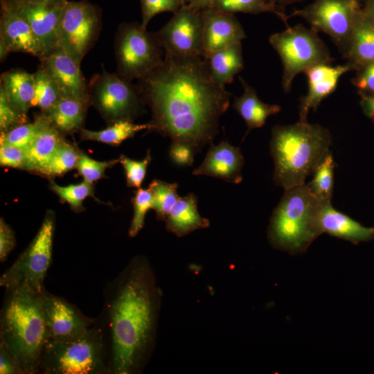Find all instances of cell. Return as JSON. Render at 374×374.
<instances>
[{
	"instance_id": "obj_4",
	"label": "cell",
	"mask_w": 374,
	"mask_h": 374,
	"mask_svg": "<svg viewBox=\"0 0 374 374\" xmlns=\"http://www.w3.org/2000/svg\"><path fill=\"white\" fill-rule=\"evenodd\" d=\"M331 142L328 129L308 121L274 126L270 152L275 184L285 190L305 184L306 177L314 173L329 153Z\"/></svg>"
},
{
	"instance_id": "obj_45",
	"label": "cell",
	"mask_w": 374,
	"mask_h": 374,
	"mask_svg": "<svg viewBox=\"0 0 374 374\" xmlns=\"http://www.w3.org/2000/svg\"><path fill=\"white\" fill-rule=\"evenodd\" d=\"M15 245V234L12 229L1 218L0 220V261L4 262Z\"/></svg>"
},
{
	"instance_id": "obj_46",
	"label": "cell",
	"mask_w": 374,
	"mask_h": 374,
	"mask_svg": "<svg viewBox=\"0 0 374 374\" xmlns=\"http://www.w3.org/2000/svg\"><path fill=\"white\" fill-rule=\"evenodd\" d=\"M0 373L21 374L15 359L1 344H0Z\"/></svg>"
},
{
	"instance_id": "obj_10",
	"label": "cell",
	"mask_w": 374,
	"mask_h": 374,
	"mask_svg": "<svg viewBox=\"0 0 374 374\" xmlns=\"http://www.w3.org/2000/svg\"><path fill=\"white\" fill-rule=\"evenodd\" d=\"M102 10L88 0L67 1L57 30L58 46L80 64L102 29Z\"/></svg>"
},
{
	"instance_id": "obj_14",
	"label": "cell",
	"mask_w": 374,
	"mask_h": 374,
	"mask_svg": "<svg viewBox=\"0 0 374 374\" xmlns=\"http://www.w3.org/2000/svg\"><path fill=\"white\" fill-rule=\"evenodd\" d=\"M48 339L65 341L85 332L95 324V319L85 316L64 298L44 289L39 293Z\"/></svg>"
},
{
	"instance_id": "obj_5",
	"label": "cell",
	"mask_w": 374,
	"mask_h": 374,
	"mask_svg": "<svg viewBox=\"0 0 374 374\" xmlns=\"http://www.w3.org/2000/svg\"><path fill=\"white\" fill-rule=\"evenodd\" d=\"M322 203L307 184L285 190L270 218V244L291 255L305 253L321 235L318 216Z\"/></svg>"
},
{
	"instance_id": "obj_9",
	"label": "cell",
	"mask_w": 374,
	"mask_h": 374,
	"mask_svg": "<svg viewBox=\"0 0 374 374\" xmlns=\"http://www.w3.org/2000/svg\"><path fill=\"white\" fill-rule=\"evenodd\" d=\"M54 220L45 217L37 235L24 251L0 277L7 290L27 287L37 293L45 288L44 281L52 260Z\"/></svg>"
},
{
	"instance_id": "obj_29",
	"label": "cell",
	"mask_w": 374,
	"mask_h": 374,
	"mask_svg": "<svg viewBox=\"0 0 374 374\" xmlns=\"http://www.w3.org/2000/svg\"><path fill=\"white\" fill-rule=\"evenodd\" d=\"M150 129L149 123L135 124L132 121L119 120L108 127L100 130L92 131L81 130V137L85 140H91L112 145H119L123 141L132 137L136 133Z\"/></svg>"
},
{
	"instance_id": "obj_39",
	"label": "cell",
	"mask_w": 374,
	"mask_h": 374,
	"mask_svg": "<svg viewBox=\"0 0 374 374\" xmlns=\"http://www.w3.org/2000/svg\"><path fill=\"white\" fill-rule=\"evenodd\" d=\"M119 160L114 159L106 161H98L81 154H79L76 168L84 180L93 183L104 176L107 168L116 164Z\"/></svg>"
},
{
	"instance_id": "obj_38",
	"label": "cell",
	"mask_w": 374,
	"mask_h": 374,
	"mask_svg": "<svg viewBox=\"0 0 374 374\" xmlns=\"http://www.w3.org/2000/svg\"><path fill=\"white\" fill-rule=\"evenodd\" d=\"M185 0H141V25L147 28L151 19L163 12H178L185 4Z\"/></svg>"
},
{
	"instance_id": "obj_12",
	"label": "cell",
	"mask_w": 374,
	"mask_h": 374,
	"mask_svg": "<svg viewBox=\"0 0 374 374\" xmlns=\"http://www.w3.org/2000/svg\"><path fill=\"white\" fill-rule=\"evenodd\" d=\"M89 101L113 123L135 116L143 103L136 85L105 69L89 82Z\"/></svg>"
},
{
	"instance_id": "obj_37",
	"label": "cell",
	"mask_w": 374,
	"mask_h": 374,
	"mask_svg": "<svg viewBox=\"0 0 374 374\" xmlns=\"http://www.w3.org/2000/svg\"><path fill=\"white\" fill-rule=\"evenodd\" d=\"M51 187L61 199L75 210L81 209L83 200L93 195L92 184L85 180L80 184L66 186L57 185L52 181Z\"/></svg>"
},
{
	"instance_id": "obj_24",
	"label": "cell",
	"mask_w": 374,
	"mask_h": 374,
	"mask_svg": "<svg viewBox=\"0 0 374 374\" xmlns=\"http://www.w3.org/2000/svg\"><path fill=\"white\" fill-rule=\"evenodd\" d=\"M239 79L244 92L240 97L235 98L233 107L245 121L247 127V134H248L253 129L262 127L267 118L278 114L281 107L278 105L267 104L261 101L256 89L242 78L239 77Z\"/></svg>"
},
{
	"instance_id": "obj_34",
	"label": "cell",
	"mask_w": 374,
	"mask_h": 374,
	"mask_svg": "<svg viewBox=\"0 0 374 374\" xmlns=\"http://www.w3.org/2000/svg\"><path fill=\"white\" fill-rule=\"evenodd\" d=\"M35 83V99L33 105L39 107L42 112L47 110L61 96L47 73L39 66L33 73Z\"/></svg>"
},
{
	"instance_id": "obj_40",
	"label": "cell",
	"mask_w": 374,
	"mask_h": 374,
	"mask_svg": "<svg viewBox=\"0 0 374 374\" xmlns=\"http://www.w3.org/2000/svg\"><path fill=\"white\" fill-rule=\"evenodd\" d=\"M151 159L149 150L145 157L141 161L133 160L125 155L121 156L119 161L125 171L127 185L129 187L140 188Z\"/></svg>"
},
{
	"instance_id": "obj_41",
	"label": "cell",
	"mask_w": 374,
	"mask_h": 374,
	"mask_svg": "<svg viewBox=\"0 0 374 374\" xmlns=\"http://www.w3.org/2000/svg\"><path fill=\"white\" fill-rule=\"evenodd\" d=\"M26 114L14 108L8 102L5 91L0 86V129L5 132L10 129L24 124Z\"/></svg>"
},
{
	"instance_id": "obj_11",
	"label": "cell",
	"mask_w": 374,
	"mask_h": 374,
	"mask_svg": "<svg viewBox=\"0 0 374 374\" xmlns=\"http://www.w3.org/2000/svg\"><path fill=\"white\" fill-rule=\"evenodd\" d=\"M361 8V0H314L302 9L295 10L288 18L302 17L312 30L328 35L344 56L354 18Z\"/></svg>"
},
{
	"instance_id": "obj_28",
	"label": "cell",
	"mask_w": 374,
	"mask_h": 374,
	"mask_svg": "<svg viewBox=\"0 0 374 374\" xmlns=\"http://www.w3.org/2000/svg\"><path fill=\"white\" fill-rule=\"evenodd\" d=\"M46 118V117H45ZM60 132L46 118L35 138L26 148V169L38 171L62 142Z\"/></svg>"
},
{
	"instance_id": "obj_47",
	"label": "cell",
	"mask_w": 374,
	"mask_h": 374,
	"mask_svg": "<svg viewBox=\"0 0 374 374\" xmlns=\"http://www.w3.org/2000/svg\"><path fill=\"white\" fill-rule=\"evenodd\" d=\"M360 105L364 114L374 122V94L359 93Z\"/></svg>"
},
{
	"instance_id": "obj_21",
	"label": "cell",
	"mask_w": 374,
	"mask_h": 374,
	"mask_svg": "<svg viewBox=\"0 0 374 374\" xmlns=\"http://www.w3.org/2000/svg\"><path fill=\"white\" fill-rule=\"evenodd\" d=\"M321 234L328 235L358 244L374 240V226L366 227L337 211L331 202H323L318 216Z\"/></svg>"
},
{
	"instance_id": "obj_17",
	"label": "cell",
	"mask_w": 374,
	"mask_h": 374,
	"mask_svg": "<svg viewBox=\"0 0 374 374\" xmlns=\"http://www.w3.org/2000/svg\"><path fill=\"white\" fill-rule=\"evenodd\" d=\"M39 60V66L51 78L62 98L75 99L89 104V83L82 74L80 64L60 48Z\"/></svg>"
},
{
	"instance_id": "obj_6",
	"label": "cell",
	"mask_w": 374,
	"mask_h": 374,
	"mask_svg": "<svg viewBox=\"0 0 374 374\" xmlns=\"http://www.w3.org/2000/svg\"><path fill=\"white\" fill-rule=\"evenodd\" d=\"M44 374H109L102 332L95 324L81 335L65 341L48 339L42 357Z\"/></svg>"
},
{
	"instance_id": "obj_8",
	"label": "cell",
	"mask_w": 374,
	"mask_h": 374,
	"mask_svg": "<svg viewBox=\"0 0 374 374\" xmlns=\"http://www.w3.org/2000/svg\"><path fill=\"white\" fill-rule=\"evenodd\" d=\"M269 42L282 62V87L285 93L290 91L292 81L298 73L314 64H330L332 61L317 32L300 24L271 35Z\"/></svg>"
},
{
	"instance_id": "obj_25",
	"label": "cell",
	"mask_w": 374,
	"mask_h": 374,
	"mask_svg": "<svg viewBox=\"0 0 374 374\" xmlns=\"http://www.w3.org/2000/svg\"><path fill=\"white\" fill-rule=\"evenodd\" d=\"M10 104L26 114L33 106L35 83L33 73L21 69H12L1 75V84Z\"/></svg>"
},
{
	"instance_id": "obj_36",
	"label": "cell",
	"mask_w": 374,
	"mask_h": 374,
	"mask_svg": "<svg viewBox=\"0 0 374 374\" xmlns=\"http://www.w3.org/2000/svg\"><path fill=\"white\" fill-rule=\"evenodd\" d=\"M134 215L129 229L130 237L136 236L143 228L146 213L153 208L154 195L150 188H139L132 199Z\"/></svg>"
},
{
	"instance_id": "obj_1",
	"label": "cell",
	"mask_w": 374,
	"mask_h": 374,
	"mask_svg": "<svg viewBox=\"0 0 374 374\" xmlns=\"http://www.w3.org/2000/svg\"><path fill=\"white\" fill-rule=\"evenodd\" d=\"M136 86L152 111L149 131L187 144L196 154L213 143L232 96L214 81L202 56L164 55L163 63Z\"/></svg>"
},
{
	"instance_id": "obj_15",
	"label": "cell",
	"mask_w": 374,
	"mask_h": 374,
	"mask_svg": "<svg viewBox=\"0 0 374 374\" xmlns=\"http://www.w3.org/2000/svg\"><path fill=\"white\" fill-rule=\"evenodd\" d=\"M0 3L1 62L15 52L28 53L39 60L44 57V48L24 17L7 1L1 0Z\"/></svg>"
},
{
	"instance_id": "obj_2",
	"label": "cell",
	"mask_w": 374,
	"mask_h": 374,
	"mask_svg": "<svg viewBox=\"0 0 374 374\" xmlns=\"http://www.w3.org/2000/svg\"><path fill=\"white\" fill-rule=\"evenodd\" d=\"M161 301L148 260L134 257L103 291L95 319L105 341L109 374H137L152 355Z\"/></svg>"
},
{
	"instance_id": "obj_18",
	"label": "cell",
	"mask_w": 374,
	"mask_h": 374,
	"mask_svg": "<svg viewBox=\"0 0 374 374\" xmlns=\"http://www.w3.org/2000/svg\"><path fill=\"white\" fill-rule=\"evenodd\" d=\"M202 18L203 57L241 42L247 37L241 24L233 14L210 7L202 10Z\"/></svg>"
},
{
	"instance_id": "obj_30",
	"label": "cell",
	"mask_w": 374,
	"mask_h": 374,
	"mask_svg": "<svg viewBox=\"0 0 374 374\" xmlns=\"http://www.w3.org/2000/svg\"><path fill=\"white\" fill-rule=\"evenodd\" d=\"M211 8L231 14L239 12L253 15L271 12L277 15L287 27L289 26L288 15L285 11L265 0H213Z\"/></svg>"
},
{
	"instance_id": "obj_44",
	"label": "cell",
	"mask_w": 374,
	"mask_h": 374,
	"mask_svg": "<svg viewBox=\"0 0 374 374\" xmlns=\"http://www.w3.org/2000/svg\"><path fill=\"white\" fill-rule=\"evenodd\" d=\"M195 154L194 150L187 144L177 141L171 142L169 156L171 160L177 165L192 166Z\"/></svg>"
},
{
	"instance_id": "obj_3",
	"label": "cell",
	"mask_w": 374,
	"mask_h": 374,
	"mask_svg": "<svg viewBox=\"0 0 374 374\" xmlns=\"http://www.w3.org/2000/svg\"><path fill=\"white\" fill-rule=\"evenodd\" d=\"M48 340L39 293L27 287L6 290L0 313V344L13 357L21 374L39 373Z\"/></svg>"
},
{
	"instance_id": "obj_50",
	"label": "cell",
	"mask_w": 374,
	"mask_h": 374,
	"mask_svg": "<svg viewBox=\"0 0 374 374\" xmlns=\"http://www.w3.org/2000/svg\"><path fill=\"white\" fill-rule=\"evenodd\" d=\"M267 2L274 4L284 10V8L290 4L301 2L303 0H265Z\"/></svg>"
},
{
	"instance_id": "obj_35",
	"label": "cell",
	"mask_w": 374,
	"mask_h": 374,
	"mask_svg": "<svg viewBox=\"0 0 374 374\" xmlns=\"http://www.w3.org/2000/svg\"><path fill=\"white\" fill-rule=\"evenodd\" d=\"M45 121L46 118L42 114L33 123H24L2 132L1 143L26 149L33 142Z\"/></svg>"
},
{
	"instance_id": "obj_33",
	"label": "cell",
	"mask_w": 374,
	"mask_h": 374,
	"mask_svg": "<svg viewBox=\"0 0 374 374\" xmlns=\"http://www.w3.org/2000/svg\"><path fill=\"white\" fill-rule=\"evenodd\" d=\"M78 157L73 146L62 141L38 172L48 175H62L76 167Z\"/></svg>"
},
{
	"instance_id": "obj_51",
	"label": "cell",
	"mask_w": 374,
	"mask_h": 374,
	"mask_svg": "<svg viewBox=\"0 0 374 374\" xmlns=\"http://www.w3.org/2000/svg\"><path fill=\"white\" fill-rule=\"evenodd\" d=\"M6 1H8L10 3L17 4V3H21L30 1L33 0H6Z\"/></svg>"
},
{
	"instance_id": "obj_49",
	"label": "cell",
	"mask_w": 374,
	"mask_h": 374,
	"mask_svg": "<svg viewBox=\"0 0 374 374\" xmlns=\"http://www.w3.org/2000/svg\"><path fill=\"white\" fill-rule=\"evenodd\" d=\"M362 8L374 22V0H361Z\"/></svg>"
},
{
	"instance_id": "obj_23",
	"label": "cell",
	"mask_w": 374,
	"mask_h": 374,
	"mask_svg": "<svg viewBox=\"0 0 374 374\" xmlns=\"http://www.w3.org/2000/svg\"><path fill=\"white\" fill-rule=\"evenodd\" d=\"M197 197L194 193L179 197L165 217L166 229L178 237L209 226V220L200 215L197 209Z\"/></svg>"
},
{
	"instance_id": "obj_32",
	"label": "cell",
	"mask_w": 374,
	"mask_h": 374,
	"mask_svg": "<svg viewBox=\"0 0 374 374\" xmlns=\"http://www.w3.org/2000/svg\"><path fill=\"white\" fill-rule=\"evenodd\" d=\"M149 188L154 195L152 209L155 211L158 219L164 220L179 197L177 195L178 184L154 179L150 183Z\"/></svg>"
},
{
	"instance_id": "obj_22",
	"label": "cell",
	"mask_w": 374,
	"mask_h": 374,
	"mask_svg": "<svg viewBox=\"0 0 374 374\" xmlns=\"http://www.w3.org/2000/svg\"><path fill=\"white\" fill-rule=\"evenodd\" d=\"M344 58L353 70L374 62V22L361 8L355 15Z\"/></svg>"
},
{
	"instance_id": "obj_43",
	"label": "cell",
	"mask_w": 374,
	"mask_h": 374,
	"mask_svg": "<svg viewBox=\"0 0 374 374\" xmlns=\"http://www.w3.org/2000/svg\"><path fill=\"white\" fill-rule=\"evenodd\" d=\"M357 75L351 82L359 93L374 94V62L357 70Z\"/></svg>"
},
{
	"instance_id": "obj_20",
	"label": "cell",
	"mask_w": 374,
	"mask_h": 374,
	"mask_svg": "<svg viewBox=\"0 0 374 374\" xmlns=\"http://www.w3.org/2000/svg\"><path fill=\"white\" fill-rule=\"evenodd\" d=\"M244 163V157L238 147L226 141L217 145L212 143L204 161L192 174L215 177L237 184L242 181L241 172Z\"/></svg>"
},
{
	"instance_id": "obj_26",
	"label": "cell",
	"mask_w": 374,
	"mask_h": 374,
	"mask_svg": "<svg viewBox=\"0 0 374 374\" xmlns=\"http://www.w3.org/2000/svg\"><path fill=\"white\" fill-rule=\"evenodd\" d=\"M206 59L211 76L218 84L225 87L244 68L241 42L210 53Z\"/></svg>"
},
{
	"instance_id": "obj_7",
	"label": "cell",
	"mask_w": 374,
	"mask_h": 374,
	"mask_svg": "<svg viewBox=\"0 0 374 374\" xmlns=\"http://www.w3.org/2000/svg\"><path fill=\"white\" fill-rule=\"evenodd\" d=\"M116 73L132 82L148 75L163 62V50L155 33L137 21L121 24L115 33Z\"/></svg>"
},
{
	"instance_id": "obj_31",
	"label": "cell",
	"mask_w": 374,
	"mask_h": 374,
	"mask_svg": "<svg viewBox=\"0 0 374 374\" xmlns=\"http://www.w3.org/2000/svg\"><path fill=\"white\" fill-rule=\"evenodd\" d=\"M335 161L328 153L314 172V177L308 186L317 199L323 202H331L333 193Z\"/></svg>"
},
{
	"instance_id": "obj_48",
	"label": "cell",
	"mask_w": 374,
	"mask_h": 374,
	"mask_svg": "<svg viewBox=\"0 0 374 374\" xmlns=\"http://www.w3.org/2000/svg\"><path fill=\"white\" fill-rule=\"evenodd\" d=\"M186 3L190 7L202 10L211 7L213 0H185Z\"/></svg>"
},
{
	"instance_id": "obj_19",
	"label": "cell",
	"mask_w": 374,
	"mask_h": 374,
	"mask_svg": "<svg viewBox=\"0 0 374 374\" xmlns=\"http://www.w3.org/2000/svg\"><path fill=\"white\" fill-rule=\"evenodd\" d=\"M351 70L353 67L347 63L337 66L321 63L306 69L303 73L308 78V90L300 99L299 121H307L309 111H315L321 102L336 89L340 77Z\"/></svg>"
},
{
	"instance_id": "obj_16",
	"label": "cell",
	"mask_w": 374,
	"mask_h": 374,
	"mask_svg": "<svg viewBox=\"0 0 374 374\" xmlns=\"http://www.w3.org/2000/svg\"><path fill=\"white\" fill-rule=\"evenodd\" d=\"M67 1L33 0L17 4L7 1L27 21L46 56L59 48L57 30Z\"/></svg>"
},
{
	"instance_id": "obj_42",
	"label": "cell",
	"mask_w": 374,
	"mask_h": 374,
	"mask_svg": "<svg viewBox=\"0 0 374 374\" xmlns=\"http://www.w3.org/2000/svg\"><path fill=\"white\" fill-rule=\"evenodd\" d=\"M0 163L3 166L26 169V150L15 145L1 143Z\"/></svg>"
},
{
	"instance_id": "obj_27",
	"label": "cell",
	"mask_w": 374,
	"mask_h": 374,
	"mask_svg": "<svg viewBox=\"0 0 374 374\" xmlns=\"http://www.w3.org/2000/svg\"><path fill=\"white\" fill-rule=\"evenodd\" d=\"M87 106L78 100L61 98L42 114L60 133H71L80 128Z\"/></svg>"
},
{
	"instance_id": "obj_13",
	"label": "cell",
	"mask_w": 374,
	"mask_h": 374,
	"mask_svg": "<svg viewBox=\"0 0 374 374\" xmlns=\"http://www.w3.org/2000/svg\"><path fill=\"white\" fill-rule=\"evenodd\" d=\"M155 35L165 56L203 57L202 10L186 3Z\"/></svg>"
}]
</instances>
